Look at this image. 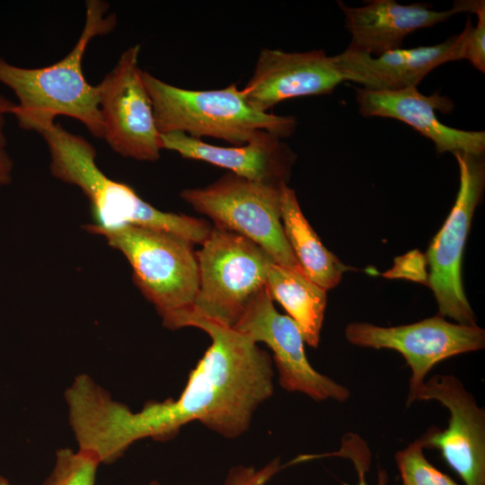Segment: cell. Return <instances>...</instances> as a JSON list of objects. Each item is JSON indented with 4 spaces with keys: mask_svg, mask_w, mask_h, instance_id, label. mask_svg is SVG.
<instances>
[{
    "mask_svg": "<svg viewBox=\"0 0 485 485\" xmlns=\"http://www.w3.org/2000/svg\"><path fill=\"white\" fill-rule=\"evenodd\" d=\"M188 326L203 330L212 342L176 400L149 401L138 411L109 392L92 402L89 434L106 459L117 461L140 439L169 440L191 421L225 437H237L248 430L256 409L272 395V361L256 342L233 328L190 313L177 317L172 330Z\"/></svg>",
    "mask_w": 485,
    "mask_h": 485,
    "instance_id": "cell-1",
    "label": "cell"
},
{
    "mask_svg": "<svg viewBox=\"0 0 485 485\" xmlns=\"http://www.w3.org/2000/svg\"><path fill=\"white\" fill-rule=\"evenodd\" d=\"M281 187L228 173L205 188L186 189L181 197L216 227L248 238L276 263L303 273L283 230Z\"/></svg>",
    "mask_w": 485,
    "mask_h": 485,
    "instance_id": "cell-7",
    "label": "cell"
},
{
    "mask_svg": "<svg viewBox=\"0 0 485 485\" xmlns=\"http://www.w3.org/2000/svg\"><path fill=\"white\" fill-rule=\"evenodd\" d=\"M201 245L196 251L198 290L190 310L182 313L234 328L267 286L268 267L274 260L248 238L216 226Z\"/></svg>",
    "mask_w": 485,
    "mask_h": 485,
    "instance_id": "cell-6",
    "label": "cell"
},
{
    "mask_svg": "<svg viewBox=\"0 0 485 485\" xmlns=\"http://www.w3.org/2000/svg\"><path fill=\"white\" fill-rule=\"evenodd\" d=\"M472 12L478 17L477 24L472 25L467 19L468 33L463 59L468 60L479 71L485 72V2L473 1Z\"/></svg>",
    "mask_w": 485,
    "mask_h": 485,
    "instance_id": "cell-23",
    "label": "cell"
},
{
    "mask_svg": "<svg viewBox=\"0 0 485 485\" xmlns=\"http://www.w3.org/2000/svg\"><path fill=\"white\" fill-rule=\"evenodd\" d=\"M332 455L349 459L357 471V485H368L366 481V473L369 470L371 454L366 443L359 436L354 433L345 435L342 437L340 450L327 454V456ZM389 477L386 472L379 469L376 485H387Z\"/></svg>",
    "mask_w": 485,
    "mask_h": 485,
    "instance_id": "cell-22",
    "label": "cell"
},
{
    "mask_svg": "<svg viewBox=\"0 0 485 485\" xmlns=\"http://www.w3.org/2000/svg\"><path fill=\"white\" fill-rule=\"evenodd\" d=\"M358 112L366 117L397 119L431 140L437 154H472L481 155L485 150L484 131H469L448 127L436 115V110L451 112L453 101L437 93L424 95L418 87L397 91H372L356 87Z\"/></svg>",
    "mask_w": 485,
    "mask_h": 485,
    "instance_id": "cell-14",
    "label": "cell"
},
{
    "mask_svg": "<svg viewBox=\"0 0 485 485\" xmlns=\"http://www.w3.org/2000/svg\"><path fill=\"white\" fill-rule=\"evenodd\" d=\"M100 463L87 450L58 449L54 467L41 485H95Z\"/></svg>",
    "mask_w": 485,
    "mask_h": 485,
    "instance_id": "cell-20",
    "label": "cell"
},
{
    "mask_svg": "<svg viewBox=\"0 0 485 485\" xmlns=\"http://www.w3.org/2000/svg\"><path fill=\"white\" fill-rule=\"evenodd\" d=\"M279 459H274L260 468L236 466L231 469L224 485H266L280 470ZM150 485H162L153 481Z\"/></svg>",
    "mask_w": 485,
    "mask_h": 485,
    "instance_id": "cell-24",
    "label": "cell"
},
{
    "mask_svg": "<svg viewBox=\"0 0 485 485\" xmlns=\"http://www.w3.org/2000/svg\"><path fill=\"white\" fill-rule=\"evenodd\" d=\"M109 7L104 1H86L85 22L77 42L50 66L22 67L0 57V83L18 100L11 115L20 128L39 134L62 115L80 121L93 137H103L98 88L85 79L83 60L91 40L111 32L117 24L115 13H108Z\"/></svg>",
    "mask_w": 485,
    "mask_h": 485,
    "instance_id": "cell-2",
    "label": "cell"
},
{
    "mask_svg": "<svg viewBox=\"0 0 485 485\" xmlns=\"http://www.w3.org/2000/svg\"><path fill=\"white\" fill-rule=\"evenodd\" d=\"M139 45L128 48L97 84L103 139L123 157L155 162L162 150L150 96L138 66Z\"/></svg>",
    "mask_w": 485,
    "mask_h": 485,
    "instance_id": "cell-9",
    "label": "cell"
},
{
    "mask_svg": "<svg viewBox=\"0 0 485 485\" xmlns=\"http://www.w3.org/2000/svg\"><path fill=\"white\" fill-rule=\"evenodd\" d=\"M343 81L333 56L322 49L287 52L263 48L251 77L241 90L252 109L269 112L285 100L331 93Z\"/></svg>",
    "mask_w": 485,
    "mask_h": 485,
    "instance_id": "cell-13",
    "label": "cell"
},
{
    "mask_svg": "<svg viewBox=\"0 0 485 485\" xmlns=\"http://www.w3.org/2000/svg\"><path fill=\"white\" fill-rule=\"evenodd\" d=\"M162 149L203 161L239 177L275 185L287 184L295 154L280 137L261 131L242 146H219L181 132L160 134Z\"/></svg>",
    "mask_w": 485,
    "mask_h": 485,
    "instance_id": "cell-16",
    "label": "cell"
},
{
    "mask_svg": "<svg viewBox=\"0 0 485 485\" xmlns=\"http://www.w3.org/2000/svg\"><path fill=\"white\" fill-rule=\"evenodd\" d=\"M14 104V102L0 94V148H6L5 118L8 114H11Z\"/></svg>",
    "mask_w": 485,
    "mask_h": 485,
    "instance_id": "cell-26",
    "label": "cell"
},
{
    "mask_svg": "<svg viewBox=\"0 0 485 485\" xmlns=\"http://www.w3.org/2000/svg\"><path fill=\"white\" fill-rule=\"evenodd\" d=\"M142 78L160 134L181 132L198 139L210 137L242 146L261 131L285 138L296 128L292 116L252 109L236 84L196 91L174 86L144 70Z\"/></svg>",
    "mask_w": 485,
    "mask_h": 485,
    "instance_id": "cell-4",
    "label": "cell"
},
{
    "mask_svg": "<svg viewBox=\"0 0 485 485\" xmlns=\"http://www.w3.org/2000/svg\"><path fill=\"white\" fill-rule=\"evenodd\" d=\"M435 400L450 412L445 430L431 428L425 447L436 448L464 485H485V412L459 379L436 375L419 388L415 401Z\"/></svg>",
    "mask_w": 485,
    "mask_h": 485,
    "instance_id": "cell-12",
    "label": "cell"
},
{
    "mask_svg": "<svg viewBox=\"0 0 485 485\" xmlns=\"http://www.w3.org/2000/svg\"><path fill=\"white\" fill-rule=\"evenodd\" d=\"M88 231L103 236L126 257L135 283L154 304L164 326L190 310L199 285L198 259L190 240L140 225Z\"/></svg>",
    "mask_w": 485,
    "mask_h": 485,
    "instance_id": "cell-5",
    "label": "cell"
},
{
    "mask_svg": "<svg viewBox=\"0 0 485 485\" xmlns=\"http://www.w3.org/2000/svg\"><path fill=\"white\" fill-rule=\"evenodd\" d=\"M39 134L49 152L52 175L76 186L89 199L95 222L85 226L87 230L140 225L172 232L200 244L209 235L212 227L207 222L158 210L128 185L105 175L96 164L93 146L84 137L56 122Z\"/></svg>",
    "mask_w": 485,
    "mask_h": 485,
    "instance_id": "cell-3",
    "label": "cell"
},
{
    "mask_svg": "<svg viewBox=\"0 0 485 485\" xmlns=\"http://www.w3.org/2000/svg\"><path fill=\"white\" fill-rule=\"evenodd\" d=\"M460 172L454 205L430 243L428 285L438 305L439 315L460 324L475 325L476 317L464 294L462 259L476 207L485 187L483 154H454Z\"/></svg>",
    "mask_w": 485,
    "mask_h": 485,
    "instance_id": "cell-8",
    "label": "cell"
},
{
    "mask_svg": "<svg viewBox=\"0 0 485 485\" xmlns=\"http://www.w3.org/2000/svg\"><path fill=\"white\" fill-rule=\"evenodd\" d=\"M423 436L395 454L402 485H460L426 458Z\"/></svg>",
    "mask_w": 485,
    "mask_h": 485,
    "instance_id": "cell-21",
    "label": "cell"
},
{
    "mask_svg": "<svg viewBox=\"0 0 485 485\" xmlns=\"http://www.w3.org/2000/svg\"><path fill=\"white\" fill-rule=\"evenodd\" d=\"M338 5L351 36L347 49L372 57L401 48L410 33L462 12L457 2L446 11L433 10L423 3L401 4L393 0H374L359 7L339 1Z\"/></svg>",
    "mask_w": 485,
    "mask_h": 485,
    "instance_id": "cell-17",
    "label": "cell"
},
{
    "mask_svg": "<svg viewBox=\"0 0 485 485\" xmlns=\"http://www.w3.org/2000/svg\"><path fill=\"white\" fill-rule=\"evenodd\" d=\"M266 284L277 300L296 322L304 342L317 348L327 304L326 290L303 273L272 261L267 270Z\"/></svg>",
    "mask_w": 485,
    "mask_h": 485,
    "instance_id": "cell-19",
    "label": "cell"
},
{
    "mask_svg": "<svg viewBox=\"0 0 485 485\" xmlns=\"http://www.w3.org/2000/svg\"><path fill=\"white\" fill-rule=\"evenodd\" d=\"M0 485H11V484L5 478L0 476Z\"/></svg>",
    "mask_w": 485,
    "mask_h": 485,
    "instance_id": "cell-27",
    "label": "cell"
},
{
    "mask_svg": "<svg viewBox=\"0 0 485 485\" xmlns=\"http://www.w3.org/2000/svg\"><path fill=\"white\" fill-rule=\"evenodd\" d=\"M13 163L6 151V148H0V190L12 181Z\"/></svg>",
    "mask_w": 485,
    "mask_h": 485,
    "instance_id": "cell-25",
    "label": "cell"
},
{
    "mask_svg": "<svg viewBox=\"0 0 485 485\" xmlns=\"http://www.w3.org/2000/svg\"><path fill=\"white\" fill-rule=\"evenodd\" d=\"M280 202L283 230L304 275L326 291L335 287L349 268L322 244L287 184L281 187Z\"/></svg>",
    "mask_w": 485,
    "mask_h": 485,
    "instance_id": "cell-18",
    "label": "cell"
},
{
    "mask_svg": "<svg viewBox=\"0 0 485 485\" xmlns=\"http://www.w3.org/2000/svg\"><path fill=\"white\" fill-rule=\"evenodd\" d=\"M345 337L353 345L390 348L404 357L411 370L408 405L414 401L426 375L436 364L485 346L483 329L476 324L453 323L439 314L395 327L351 322L345 329Z\"/></svg>",
    "mask_w": 485,
    "mask_h": 485,
    "instance_id": "cell-10",
    "label": "cell"
},
{
    "mask_svg": "<svg viewBox=\"0 0 485 485\" xmlns=\"http://www.w3.org/2000/svg\"><path fill=\"white\" fill-rule=\"evenodd\" d=\"M233 329L256 343L264 342L272 350L279 384L285 390L304 393L316 401L332 399L343 402L349 397L345 386L313 368L300 328L290 316L276 310L267 286Z\"/></svg>",
    "mask_w": 485,
    "mask_h": 485,
    "instance_id": "cell-11",
    "label": "cell"
},
{
    "mask_svg": "<svg viewBox=\"0 0 485 485\" xmlns=\"http://www.w3.org/2000/svg\"><path fill=\"white\" fill-rule=\"evenodd\" d=\"M468 23L458 35L431 46L398 48L377 57L345 49L333 56L344 81L372 91H397L418 87L436 66L463 59Z\"/></svg>",
    "mask_w": 485,
    "mask_h": 485,
    "instance_id": "cell-15",
    "label": "cell"
}]
</instances>
